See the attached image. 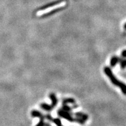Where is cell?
<instances>
[{"instance_id": "cell-4", "label": "cell", "mask_w": 126, "mask_h": 126, "mask_svg": "<svg viewBox=\"0 0 126 126\" xmlns=\"http://www.w3.org/2000/svg\"><path fill=\"white\" fill-rule=\"evenodd\" d=\"M32 116L35 117H39L40 119V121L39 123L37 124V126H45V123H44V116L40 111L37 110H33L31 113Z\"/></svg>"}, {"instance_id": "cell-8", "label": "cell", "mask_w": 126, "mask_h": 126, "mask_svg": "<svg viewBox=\"0 0 126 126\" xmlns=\"http://www.w3.org/2000/svg\"><path fill=\"white\" fill-rule=\"evenodd\" d=\"M75 102V100L72 98H68L64 99L63 101V104H67V103H74Z\"/></svg>"}, {"instance_id": "cell-7", "label": "cell", "mask_w": 126, "mask_h": 126, "mask_svg": "<svg viewBox=\"0 0 126 126\" xmlns=\"http://www.w3.org/2000/svg\"><path fill=\"white\" fill-rule=\"evenodd\" d=\"M75 115L77 116V118H78V119H81L84 121H85L86 120L88 119V116L87 115H86L85 114H84V113H82L81 112H77L76 113H75Z\"/></svg>"}, {"instance_id": "cell-5", "label": "cell", "mask_w": 126, "mask_h": 126, "mask_svg": "<svg viewBox=\"0 0 126 126\" xmlns=\"http://www.w3.org/2000/svg\"><path fill=\"white\" fill-rule=\"evenodd\" d=\"M50 98L51 99V102H52L51 106L53 108H54V107L56 106L57 104V102H58V100H57V99L56 96L54 94L52 93V94H50Z\"/></svg>"}, {"instance_id": "cell-1", "label": "cell", "mask_w": 126, "mask_h": 126, "mask_svg": "<svg viewBox=\"0 0 126 126\" xmlns=\"http://www.w3.org/2000/svg\"><path fill=\"white\" fill-rule=\"evenodd\" d=\"M104 72L106 74V75L109 78L110 81L115 86H117L120 88L121 91L123 93L124 95H126V85L125 83L120 81L118 79L114 76L113 72L111 71V69L109 67H106L104 68Z\"/></svg>"}, {"instance_id": "cell-10", "label": "cell", "mask_w": 126, "mask_h": 126, "mask_svg": "<svg viewBox=\"0 0 126 126\" xmlns=\"http://www.w3.org/2000/svg\"><path fill=\"white\" fill-rule=\"evenodd\" d=\"M122 56L124 58H126V50H124L122 52Z\"/></svg>"}, {"instance_id": "cell-11", "label": "cell", "mask_w": 126, "mask_h": 126, "mask_svg": "<svg viewBox=\"0 0 126 126\" xmlns=\"http://www.w3.org/2000/svg\"><path fill=\"white\" fill-rule=\"evenodd\" d=\"M124 28H125V29H126V23H125V25H124Z\"/></svg>"}, {"instance_id": "cell-2", "label": "cell", "mask_w": 126, "mask_h": 126, "mask_svg": "<svg viewBox=\"0 0 126 126\" xmlns=\"http://www.w3.org/2000/svg\"><path fill=\"white\" fill-rule=\"evenodd\" d=\"M66 5H67V2L66 1H63V2H60L59 4H55L53 6H50L49 7L46 8L45 9L36 12V15L37 16H41L42 15H47V14L54 11L55 10H57V9L65 7Z\"/></svg>"}, {"instance_id": "cell-3", "label": "cell", "mask_w": 126, "mask_h": 126, "mask_svg": "<svg viewBox=\"0 0 126 126\" xmlns=\"http://www.w3.org/2000/svg\"><path fill=\"white\" fill-rule=\"evenodd\" d=\"M58 114L60 116L62 117L64 119H67V120L70 121V122H78L81 124H83L85 122L84 120H82L81 119H74L72 117L71 113V111H65V110L63 109H60L58 111Z\"/></svg>"}, {"instance_id": "cell-6", "label": "cell", "mask_w": 126, "mask_h": 126, "mask_svg": "<svg viewBox=\"0 0 126 126\" xmlns=\"http://www.w3.org/2000/svg\"><path fill=\"white\" fill-rule=\"evenodd\" d=\"M120 60V59L117 56H113L111 57V60H110V65L111 67H115L116 64H117L118 63H119Z\"/></svg>"}, {"instance_id": "cell-9", "label": "cell", "mask_w": 126, "mask_h": 126, "mask_svg": "<svg viewBox=\"0 0 126 126\" xmlns=\"http://www.w3.org/2000/svg\"><path fill=\"white\" fill-rule=\"evenodd\" d=\"M119 62L120 63V67L122 69L126 68V59H120Z\"/></svg>"}]
</instances>
